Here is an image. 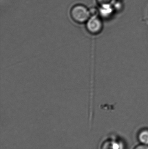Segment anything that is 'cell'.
Listing matches in <instances>:
<instances>
[{
	"label": "cell",
	"mask_w": 148,
	"mask_h": 149,
	"mask_svg": "<svg viewBox=\"0 0 148 149\" xmlns=\"http://www.w3.org/2000/svg\"><path fill=\"white\" fill-rule=\"evenodd\" d=\"M70 16L74 22L78 24L85 23L91 17L89 9L81 4H76L71 8Z\"/></svg>",
	"instance_id": "1"
},
{
	"label": "cell",
	"mask_w": 148,
	"mask_h": 149,
	"mask_svg": "<svg viewBox=\"0 0 148 149\" xmlns=\"http://www.w3.org/2000/svg\"><path fill=\"white\" fill-rule=\"evenodd\" d=\"M87 31L91 35L100 34L103 29V23L98 15L92 16L86 23Z\"/></svg>",
	"instance_id": "2"
},
{
	"label": "cell",
	"mask_w": 148,
	"mask_h": 149,
	"mask_svg": "<svg viewBox=\"0 0 148 149\" xmlns=\"http://www.w3.org/2000/svg\"><path fill=\"white\" fill-rule=\"evenodd\" d=\"M101 8L99 10V13L102 16L107 17L111 14L113 9L111 8V5H103L100 6Z\"/></svg>",
	"instance_id": "3"
},
{
	"label": "cell",
	"mask_w": 148,
	"mask_h": 149,
	"mask_svg": "<svg viewBox=\"0 0 148 149\" xmlns=\"http://www.w3.org/2000/svg\"><path fill=\"white\" fill-rule=\"evenodd\" d=\"M138 139L142 144L148 145V129H144L140 132Z\"/></svg>",
	"instance_id": "4"
},
{
	"label": "cell",
	"mask_w": 148,
	"mask_h": 149,
	"mask_svg": "<svg viewBox=\"0 0 148 149\" xmlns=\"http://www.w3.org/2000/svg\"><path fill=\"white\" fill-rule=\"evenodd\" d=\"M117 144L113 142H108L104 143L103 149H117Z\"/></svg>",
	"instance_id": "5"
},
{
	"label": "cell",
	"mask_w": 148,
	"mask_h": 149,
	"mask_svg": "<svg viewBox=\"0 0 148 149\" xmlns=\"http://www.w3.org/2000/svg\"><path fill=\"white\" fill-rule=\"evenodd\" d=\"M100 6L106 5H111L114 0H96Z\"/></svg>",
	"instance_id": "6"
},
{
	"label": "cell",
	"mask_w": 148,
	"mask_h": 149,
	"mask_svg": "<svg viewBox=\"0 0 148 149\" xmlns=\"http://www.w3.org/2000/svg\"><path fill=\"white\" fill-rule=\"evenodd\" d=\"M89 12H90L91 16H92L98 15V14H99V10L95 8H92L89 9Z\"/></svg>",
	"instance_id": "7"
},
{
	"label": "cell",
	"mask_w": 148,
	"mask_h": 149,
	"mask_svg": "<svg viewBox=\"0 0 148 149\" xmlns=\"http://www.w3.org/2000/svg\"><path fill=\"white\" fill-rule=\"evenodd\" d=\"M134 149H148V145L141 144L136 147Z\"/></svg>",
	"instance_id": "8"
}]
</instances>
